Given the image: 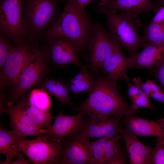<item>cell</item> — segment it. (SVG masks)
<instances>
[{
	"instance_id": "7402d4cb",
	"label": "cell",
	"mask_w": 164,
	"mask_h": 164,
	"mask_svg": "<svg viewBox=\"0 0 164 164\" xmlns=\"http://www.w3.org/2000/svg\"><path fill=\"white\" fill-rule=\"evenodd\" d=\"M92 72L84 65L80 67L79 72L70 80V91L76 95L81 92H89L93 88L95 78Z\"/></svg>"
},
{
	"instance_id": "f35d334b",
	"label": "cell",
	"mask_w": 164,
	"mask_h": 164,
	"mask_svg": "<svg viewBox=\"0 0 164 164\" xmlns=\"http://www.w3.org/2000/svg\"><path fill=\"white\" fill-rule=\"evenodd\" d=\"M155 6L159 9L164 5V0H155Z\"/></svg>"
},
{
	"instance_id": "e0dca14e",
	"label": "cell",
	"mask_w": 164,
	"mask_h": 164,
	"mask_svg": "<svg viewBox=\"0 0 164 164\" xmlns=\"http://www.w3.org/2000/svg\"><path fill=\"white\" fill-rule=\"evenodd\" d=\"M119 135L125 142L130 164H150L153 149L141 142L137 135L122 128Z\"/></svg>"
},
{
	"instance_id": "52a82bcc",
	"label": "cell",
	"mask_w": 164,
	"mask_h": 164,
	"mask_svg": "<svg viewBox=\"0 0 164 164\" xmlns=\"http://www.w3.org/2000/svg\"><path fill=\"white\" fill-rule=\"evenodd\" d=\"M22 0H1L0 33L16 45L22 40L30 39L23 17Z\"/></svg>"
},
{
	"instance_id": "74e56055",
	"label": "cell",
	"mask_w": 164,
	"mask_h": 164,
	"mask_svg": "<svg viewBox=\"0 0 164 164\" xmlns=\"http://www.w3.org/2000/svg\"><path fill=\"white\" fill-rule=\"evenodd\" d=\"M29 161L26 159L24 156V155L22 154L20 157L17 158V159L14 161H12L11 164H29Z\"/></svg>"
},
{
	"instance_id": "5bb4252c",
	"label": "cell",
	"mask_w": 164,
	"mask_h": 164,
	"mask_svg": "<svg viewBox=\"0 0 164 164\" xmlns=\"http://www.w3.org/2000/svg\"><path fill=\"white\" fill-rule=\"evenodd\" d=\"M104 9L114 12L121 11L135 19L143 12H157L159 9L155 6L152 0H102L94 9Z\"/></svg>"
},
{
	"instance_id": "9a60e30c",
	"label": "cell",
	"mask_w": 164,
	"mask_h": 164,
	"mask_svg": "<svg viewBox=\"0 0 164 164\" xmlns=\"http://www.w3.org/2000/svg\"><path fill=\"white\" fill-rule=\"evenodd\" d=\"M89 142V141H88ZM63 149L58 164H89L87 143L73 134L62 141Z\"/></svg>"
},
{
	"instance_id": "277c9868",
	"label": "cell",
	"mask_w": 164,
	"mask_h": 164,
	"mask_svg": "<svg viewBox=\"0 0 164 164\" xmlns=\"http://www.w3.org/2000/svg\"><path fill=\"white\" fill-rule=\"evenodd\" d=\"M51 60L50 50L45 44L38 45L35 55L15 83L8 86L10 101L8 107L14 104L28 90L38 84L46 77L50 69L48 63Z\"/></svg>"
},
{
	"instance_id": "d590c367",
	"label": "cell",
	"mask_w": 164,
	"mask_h": 164,
	"mask_svg": "<svg viewBox=\"0 0 164 164\" xmlns=\"http://www.w3.org/2000/svg\"><path fill=\"white\" fill-rule=\"evenodd\" d=\"M0 115L4 113L6 103V97L3 92H0Z\"/></svg>"
},
{
	"instance_id": "83f0119b",
	"label": "cell",
	"mask_w": 164,
	"mask_h": 164,
	"mask_svg": "<svg viewBox=\"0 0 164 164\" xmlns=\"http://www.w3.org/2000/svg\"><path fill=\"white\" fill-rule=\"evenodd\" d=\"M119 135L108 138L105 143L104 164L110 160L120 149Z\"/></svg>"
},
{
	"instance_id": "836d02e7",
	"label": "cell",
	"mask_w": 164,
	"mask_h": 164,
	"mask_svg": "<svg viewBox=\"0 0 164 164\" xmlns=\"http://www.w3.org/2000/svg\"><path fill=\"white\" fill-rule=\"evenodd\" d=\"M152 22L160 23L164 22V5L157 12Z\"/></svg>"
},
{
	"instance_id": "7a4b0ae2",
	"label": "cell",
	"mask_w": 164,
	"mask_h": 164,
	"mask_svg": "<svg viewBox=\"0 0 164 164\" xmlns=\"http://www.w3.org/2000/svg\"><path fill=\"white\" fill-rule=\"evenodd\" d=\"M94 23L74 0H66L62 12L43 32L39 42L43 43L50 37L64 36L72 40L80 51L86 47L93 31Z\"/></svg>"
},
{
	"instance_id": "3957f363",
	"label": "cell",
	"mask_w": 164,
	"mask_h": 164,
	"mask_svg": "<svg viewBox=\"0 0 164 164\" xmlns=\"http://www.w3.org/2000/svg\"><path fill=\"white\" fill-rule=\"evenodd\" d=\"M65 0H22L23 17L30 39L39 41L43 32L59 17Z\"/></svg>"
},
{
	"instance_id": "ac0fdd59",
	"label": "cell",
	"mask_w": 164,
	"mask_h": 164,
	"mask_svg": "<svg viewBox=\"0 0 164 164\" xmlns=\"http://www.w3.org/2000/svg\"><path fill=\"white\" fill-rule=\"evenodd\" d=\"M125 128L136 135L159 137L162 132V127L158 121L145 119L132 114L122 119Z\"/></svg>"
},
{
	"instance_id": "2e32d148",
	"label": "cell",
	"mask_w": 164,
	"mask_h": 164,
	"mask_svg": "<svg viewBox=\"0 0 164 164\" xmlns=\"http://www.w3.org/2000/svg\"><path fill=\"white\" fill-rule=\"evenodd\" d=\"M122 47L118 45L116 49L103 63L101 73L117 82L127 76V71L132 68V58L125 56L121 51Z\"/></svg>"
},
{
	"instance_id": "8992f818",
	"label": "cell",
	"mask_w": 164,
	"mask_h": 164,
	"mask_svg": "<svg viewBox=\"0 0 164 164\" xmlns=\"http://www.w3.org/2000/svg\"><path fill=\"white\" fill-rule=\"evenodd\" d=\"M38 42L29 39L18 43L0 70V92L15 82L34 57Z\"/></svg>"
},
{
	"instance_id": "4dcf8cb0",
	"label": "cell",
	"mask_w": 164,
	"mask_h": 164,
	"mask_svg": "<svg viewBox=\"0 0 164 164\" xmlns=\"http://www.w3.org/2000/svg\"><path fill=\"white\" fill-rule=\"evenodd\" d=\"M151 72L159 81L164 92V56L156 64Z\"/></svg>"
},
{
	"instance_id": "1f68e13d",
	"label": "cell",
	"mask_w": 164,
	"mask_h": 164,
	"mask_svg": "<svg viewBox=\"0 0 164 164\" xmlns=\"http://www.w3.org/2000/svg\"><path fill=\"white\" fill-rule=\"evenodd\" d=\"M124 79L126 82L128 87V94L130 99L134 96L144 93L138 87L130 82L127 75Z\"/></svg>"
},
{
	"instance_id": "4fadbf2b",
	"label": "cell",
	"mask_w": 164,
	"mask_h": 164,
	"mask_svg": "<svg viewBox=\"0 0 164 164\" xmlns=\"http://www.w3.org/2000/svg\"><path fill=\"white\" fill-rule=\"evenodd\" d=\"M84 117L80 112L77 115H68L60 111L55 117V121L51 126L40 130L41 135L50 139L62 141L80 130Z\"/></svg>"
},
{
	"instance_id": "5b68a950",
	"label": "cell",
	"mask_w": 164,
	"mask_h": 164,
	"mask_svg": "<svg viewBox=\"0 0 164 164\" xmlns=\"http://www.w3.org/2000/svg\"><path fill=\"white\" fill-rule=\"evenodd\" d=\"M94 11L105 15L110 35L114 42L127 51L130 56H134L138 53V49L143 47L142 37L137 31V23L135 19L122 12L118 14L104 9Z\"/></svg>"
},
{
	"instance_id": "ffe728a7",
	"label": "cell",
	"mask_w": 164,
	"mask_h": 164,
	"mask_svg": "<svg viewBox=\"0 0 164 164\" xmlns=\"http://www.w3.org/2000/svg\"><path fill=\"white\" fill-rule=\"evenodd\" d=\"M22 138L15 131L8 130L1 124L0 153L5 155L6 158L0 164H11L13 158H18L22 155L19 147V142Z\"/></svg>"
},
{
	"instance_id": "6da1fadb",
	"label": "cell",
	"mask_w": 164,
	"mask_h": 164,
	"mask_svg": "<svg viewBox=\"0 0 164 164\" xmlns=\"http://www.w3.org/2000/svg\"><path fill=\"white\" fill-rule=\"evenodd\" d=\"M94 77V84L87 98L80 106L73 107V111L98 119L111 116L123 118L138 113V110L134 109L120 95L117 82L101 73Z\"/></svg>"
},
{
	"instance_id": "4316f807",
	"label": "cell",
	"mask_w": 164,
	"mask_h": 164,
	"mask_svg": "<svg viewBox=\"0 0 164 164\" xmlns=\"http://www.w3.org/2000/svg\"><path fill=\"white\" fill-rule=\"evenodd\" d=\"M16 45L9 39L0 33V69L2 68L8 57Z\"/></svg>"
},
{
	"instance_id": "7c38bea8",
	"label": "cell",
	"mask_w": 164,
	"mask_h": 164,
	"mask_svg": "<svg viewBox=\"0 0 164 164\" xmlns=\"http://www.w3.org/2000/svg\"><path fill=\"white\" fill-rule=\"evenodd\" d=\"M28 98L29 95L24 93L15 104L6 107L4 111V113L7 114L10 117V125L12 130L22 138L39 136L40 130L42 128L34 125L27 115L26 107Z\"/></svg>"
},
{
	"instance_id": "603a6c76",
	"label": "cell",
	"mask_w": 164,
	"mask_h": 164,
	"mask_svg": "<svg viewBox=\"0 0 164 164\" xmlns=\"http://www.w3.org/2000/svg\"><path fill=\"white\" fill-rule=\"evenodd\" d=\"M142 38L144 45L145 44L164 45V22H151L150 24L146 26L144 28V36Z\"/></svg>"
},
{
	"instance_id": "e575fe53",
	"label": "cell",
	"mask_w": 164,
	"mask_h": 164,
	"mask_svg": "<svg viewBox=\"0 0 164 164\" xmlns=\"http://www.w3.org/2000/svg\"><path fill=\"white\" fill-rule=\"evenodd\" d=\"M78 6L81 9L85 10V8L91 2L99 0H74ZM100 1L102 0H100Z\"/></svg>"
},
{
	"instance_id": "f546056e",
	"label": "cell",
	"mask_w": 164,
	"mask_h": 164,
	"mask_svg": "<svg viewBox=\"0 0 164 164\" xmlns=\"http://www.w3.org/2000/svg\"><path fill=\"white\" fill-rule=\"evenodd\" d=\"M151 155L150 164H164V144L155 142Z\"/></svg>"
},
{
	"instance_id": "8d00e7d4",
	"label": "cell",
	"mask_w": 164,
	"mask_h": 164,
	"mask_svg": "<svg viewBox=\"0 0 164 164\" xmlns=\"http://www.w3.org/2000/svg\"><path fill=\"white\" fill-rule=\"evenodd\" d=\"M161 124L162 129V132L161 136L157 137L156 142L164 144V117L157 120Z\"/></svg>"
},
{
	"instance_id": "ba28073f",
	"label": "cell",
	"mask_w": 164,
	"mask_h": 164,
	"mask_svg": "<svg viewBox=\"0 0 164 164\" xmlns=\"http://www.w3.org/2000/svg\"><path fill=\"white\" fill-rule=\"evenodd\" d=\"M19 147L34 164H58L63 149L62 141L50 139L40 135L32 139L23 138Z\"/></svg>"
},
{
	"instance_id": "cb8c5ba5",
	"label": "cell",
	"mask_w": 164,
	"mask_h": 164,
	"mask_svg": "<svg viewBox=\"0 0 164 164\" xmlns=\"http://www.w3.org/2000/svg\"><path fill=\"white\" fill-rule=\"evenodd\" d=\"M27 115L31 121L37 126L43 128L51 126L52 122L55 119L49 110H41L30 105L28 102L26 107Z\"/></svg>"
},
{
	"instance_id": "d4e9b609",
	"label": "cell",
	"mask_w": 164,
	"mask_h": 164,
	"mask_svg": "<svg viewBox=\"0 0 164 164\" xmlns=\"http://www.w3.org/2000/svg\"><path fill=\"white\" fill-rule=\"evenodd\" d=\"M108 138L103 137L87 143L89 164H104L105 146Z\"/></svg>"
},
{
	"instance_id": "30bf717a",
	"label": "cell",
	"mask_w": 164,
	"mask_h": 164,
	"mask_svg": "<svg viewBox=\"0 0 164 164\" xmlns=\"http://www.w3.org/2000/svg\"><path fill=\"white\" fill-rule=\"evenodd\" d=\"M43 43L50 50L52 62L55 67H64L68 64L80 67L83 65L78 58L80 50L68 37L62 36L50 37L45 39Z\"/></svg>"
},
{
	"instance_id": "d6986e66",
	"label": "cell",
	"mask_w": 164,
	"mask_h": 164,
	"mask_svg": "<svg viewBox=\"0 0 164 164\" xmlns=\"http://www.w3.org/2000/svg\"><path fill=\"white\" fill-rule=\"evenodd\" d=\"M143 50L132 58V68L144 69L151 71L164 56V45L145 44Z\"/></svg>"
},
{
	"instance_id": "8fae6325",
	"label": "cell",
	"mask_w": 164,
	"mask_h": 164,
	"mask_svg": "<svg viewBox=\"0 0 164 164\" xmlns=\"http://www.w3.org/2000/svg\"><path fill=\"white\" fill-rule=\"evenodd\" d=\"M122 124V118L114 116L103 119L89 117L84 121L80 130L75 135L85 142L91 138H109L119 135Z\"/></svg>"
},
{
	"instance_id": "9c48e42d",
	"label": "cell",
	"mask_w": 164,
	"mask_h": 164,
	"mask_svg": "<svg viewBox=\"0 0 164 164\" xmlns=\"http://www.w3.org/2000/svg\"><path fill=\"white\" fill-rule=\"evenodd\" d=\"M118 45L101 23L94 22L93 31L86 47L89 53L91 68L94 76L101 73L103 63Z\"/></svg>"
},
{
	"instance_id": "f1b7e54d",
	"label": "cell",
	"mask_w": 164,
	"mask_h": 164,
	"mask_svg": "<svg viewBox=\"0 0 164 164\" xmlns=\"http://www.w3.org/2000/svg\"><path fill=\"white\" fill-rule=\"evenodd\" d=\"M149 97L145 93L136 95L131 98L132 107L135 110H138L140 108H146L155 109V107L150 102Z\"/></svg>"
},
{
	"instance_id": "d6a6232c",
	"label": "cell",
	"mask_w": 164,
	"mask_h": 164,
	"mask_svg": "<svg viewBox=\"0 0 164 164\" xmlns=\"http://www.w3.org/2000/svg\"><path fill=\"white\" fill-rule=\"evenodd\" d=\"M126 163L125 155L120 149L114 157L105 164H125Z\"/></svg>"
},
{
	"instance_id": "44dd1931",
	"label": "cell",
	"mask_w": 164,
	"mask_h": 164,
	"mask_svg": "<svg viewBox=\"0 0 164 164\" xmlns=\"http://www.w3.org/2000/svg\"><path fill=\"white\" fill-rule=\"evenodd\" d=\"M51 94L59 101L61 105L75 106L72 102L69 94L70 91L68 84L62 80L53 77H46L37 84Z\"/></svg>"
},
{
	"instance_id": "484cf974",
	"label": "cell",
	"mask_w": 164,
	"mask_h": 164,
	"mask_svg": "<svg viewBox=\"0 0 164 164\" xmlns=\"http://www.w3.org/2000/svg\"><path fill=\"white\" fill-rule=\"evenodd\" d=\"M49 93L42 88L32 90L29 95V105L41 110H49L51 107V100Z\"/></svg>"
}]
</instances>
